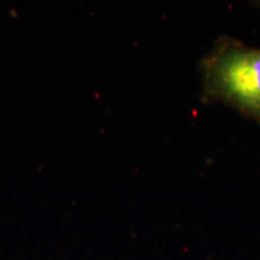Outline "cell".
Segmentation results:
<instances>
[{
    "instance_id": "6da1fadb",
    "label": "cell",
    "mask_w": 260,
    "mask_h": 260,
    "mask_svg": "<svg viewBox=\"0 0 260 260\" xmlns=\"http://www.w3.org/2000/svg\"><path fill=\"white\" fill-rule=\"evenodd\" d=\"M203 100L232 107L260 124V48L220 37L200 63Z\"/></svg>"
},
{
    "instance_id": "7a4b0ae2",
    "label": "cell",
    "mask_w": 260,
    "mask_h": 260,
    "mask_svg": "<svg viewBox=\"0 0 260 260\" xmlns=\"http://www.w3.org/2000/svg\"><path fill=\"white\" fill-rule=\"evenodd\" d=\"M259 5H260V3H259Z\"/></svg>"
}]
</instances>
